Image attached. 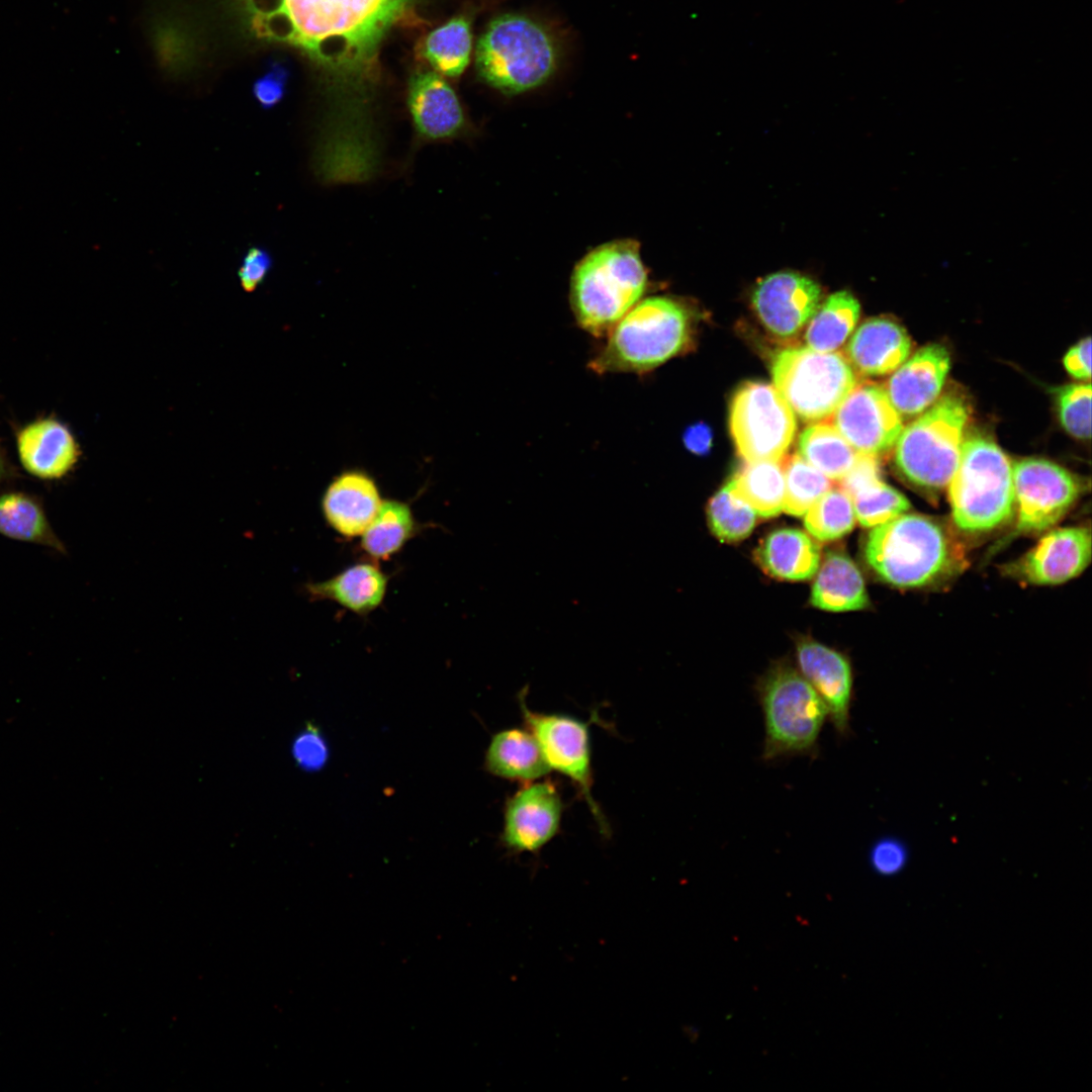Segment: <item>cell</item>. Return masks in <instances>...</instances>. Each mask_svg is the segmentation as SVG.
Returning a JSON list of instances; mask_svg holds the SVG:
<instances>
[{
    "label": "cell",
    "instance_id": "22",
    "mask_svg": "<svg viewBox=\"0 0 1092 1092\" xmlns=\"http://www.w3.org/2000/svg\"><path fill=\"white\" fill-rule=\"evenodd\" d=\"M839 481L840 488L850 496L855 518L862 527L874 528L907 513L911 507L904 494L882 480L875 455L859 453Z\"/></svg>",
    "mask_w": 1092,
    "mask_h": 1092
},
{
    "label": "cell",
    "instance_id": "25",
    "mask_svg": "<svg viewBox=\"0 0 1092 1092\" xmlns=\"http://www.w3.org/2000/svg\"><path fill=\"white\" fill-rule=\"evenodd\" d=\"M388 577L371 562L356 563L337 575L308 583L306 592L314 600H330L357 614L367 615L383 602Z\"/></svg>",
    "mask_w": 1092,
    "mask_h": 1092
},
{
    "label": "cell",
    "instance_id": "32",
    "mask_svg": "<svg viewBox=\"0 0 1092 1092\" xmlns=\"http://www.w3.org/2000/svg\"><path fill=\"white\" fill-rule=\"evenodd\" d=\"M416 521L410 506L395 499L382 500L361 537L362 549L373 559L386 560L413 537Z\"/></svg>",
    "mask_w": 1092,
    "mask_h": 1092
},
{
    "label": "cell",
    "instance_id": "5",
    "mask_svg": "<svg viewBox=\"0 0 1092 1092\" xmlns=\"http://www.w3.org/2000/svg\"><path fill=\"white\" fill-rule=\"evenodd\" d=\"M947 485L951 518L964 534H988L1014 518L1012 463L988 438L973 436L963 443Z\"/></svg>",
    "mask_w": 1092,
    "mask_h": 1092
},
{
    "label": "cell",
    "instance_id": "31",
    "mask_svg": "<svg viewBox=\"0 0 1092 1092\" xmlns=\"http://www.w3.org/2000/svg\"><path fill=\"white\" fill-rule=\"evenodd\" d=\"M798 454L830 480H841L858 456L832 424L823 422L813 423L802 431Z\"/></svg>",
    "mask_w": 1092,
    "mask_h": 1092
},
{
    "label": "cell",
    "instance_id": "28",
    "mask_svg": "<svg viewBox=\"0 0 1092 1092\" xmlns=\"http://www.w3.org/2000/svg\"><path fill=\"white\" fill-rule=\"evenodd\" d=\"M782 461L746 462L728 481L733 493L762 518L778 516L783 511L785 476Z\"/></svg>",
    "mask_w": 1092,
    "mask_h": 1092
},
{
    "label": "cell",
    "instance_id": "16",
    "mask_svg": "<svg viewBox=\"0 0 1092 1092\" xmlns=\"http://www.w3.org/2000/svg\"><path fill=\"white\" fill-rule=\"evenodd\" d=\"M562 803L550 782L523 787L505 808L504 844L515 851L535 852L557 833Z\"/></svg>",
    "mask_w": 1092,
    "mask_h": 1092
},
{
    "label": "cell",
    "instance_id": "11",
    "mask_svg": "<svg viewBox=\"0 0 1092 1092\" xmlns=\"http://www.w3.org/2000/svg\"><path fill=\"white\" fill-rule=\"evenodd\" d=\"M1015 513L1013 536L1038 535L1056 526L1083 493V482L1064 467L1041 458L1012 464Z\"/></svg>",
    "mask_w": 1092,
    "mask_h": 1092
},
{
    "label": "cell",
    "instance_id": "27",
    "mask_svg": "<svg viewBox=\"0 0 1092 1092\" xmlns=\"http://www.w3.org/2000/svg\"><path fill=\"white\" fill-rule=\"evenodd\" d=\"M485 768L493 776L526 783L550 770L528 728H510L494 734L485 752Z\"/></svg>",
    "mask_w": 1092,
    "mask_h": 1092
},
{
    "label": "cell",
    "instance_id": "14",
    "mask_svg": "<svg viewBox=\"0 0 1092 1092\" xmlns=\"http://www.w3.org/2000/svg\"><path fill=\"white\" fill-rule=\"evenodd\" d=\"M1091 560V532L1087 527L1046 531L1019 558L1003 565L1002 573L1032 585H1056L1081 574Z\"/></svg>",
    "mask_w": 1092,
    "mask_h": 1092
},
{
    "label": "cell",
    "instance_id": "34",
    "mask_svg": "<svg viewBox=\"0 0 1092 1092\" xmlns=\"http://www.w3.org/2000/svg\"><path fill=\"white\" fill-rule=\"evenodd\" d=\"M804 525L819 541H833L848 534L855 525L850 496L842 488H830L805 513Z\"/></svg>",
    "mask_w": 1092,
    "mask_h": 1092
},
{
    "label": "cell",
    "instance_id": "29",
    "mask_svg": "<svg viewBox=\"0 0 1092 1092\" xmlns=\"http://www.w3.org/2000/svg\"><path fill=\"white\" fill-rule=\"evenodd\" d=\"M859 311L857 299L848 291L828 296L809 321L805 333L807 347L822 353L834 352L852 333Z\"/></svg>",
    "mask_w": 1092,
    "mask_h": 1092
},
{
    "label": "cell",
    "instance_id": "13",
    "mask_svg": "<svg viewBox=\"0 0 1092 1092\" xmlns=\"http://www.w3.org/2000/svg\"><path fill=\"white\" fill-rule=\"evenodd\" d=\"M831 417L839 434L862 454L878 456L888 451L903 430L902 416L877 383L856 384Z\"/></svg>",
    "mask_w": 1092,
    "mask_h": 1092
},
{
    "label": "cell",
    "instance_id": "26",
    "mask_svg": "<svg viewBox=\"0 0 1092 1092\" xmlns=\"http://www.w3.org/2000/svg\"><path fill=\"white\" fill-rule=\"evenodd\" d=\"M811 604L830 612L858 611L868 607L869 596L860 570L844 553L829 552L816 572Z\"/></svg>",
    "mask_w": 1092,
    "mask_h": 1092
},
{
    "label": "cell",
    "instance_id": "21",
    "mask_svg": "<svg viewBox=\"0 0 1092 1092\" xmlns=\"http://www.w3.org/2000/svg\"><path fill=\"white\" fill-rule=\"evenodd\" d=\"M910 351L911 340L900 325L886 317H873L851 335L844 356L855 373L882 376L895 371Z\"/></svg>",
    "mask_w": 1092,
    "mask_h": 1092
},
{
    "label": "cell",
    "instance_id": "9",
    "mask_svg": "<svg viewBox=\"0 0 1092 1092\" xmlns=\"http://www.w3.org/2000/svg\"><path fill=\"white\" fill-rule=\"evenodd\" d=\"M770 371L775 387L805 423L830 418L857 384L856 374L843 354L808 347L779 351Z\"/></svg>",
    "mask_w": 1092,
    "mask_h": 1092
},
{
    "label": "cell",
    "instance_id": "36",
    "mask_svg": "<svg viewBox=\"0 0 1092 1092\" xmlns=\"http://www.w3.org/2000/svg\"><path fill=\"white\" fill-rule=\"evenodd\" d=\"M707 516L711 531L723 542L743 540L753 530L757 515L731 490L728 482L710 499Z\"/></svg>",
    "mask_w": 1092,
    "mask_h": 1092
},
{
    "label": "cell",
    "instance_id": "24",
    "mask_svg": "<svg viewBox=\"0 0 1092 1092\" xmlns=\"http://www.w3.org/2000/svg\"><path fill=\"white\" fill-rule=\"evenodd\" d=\"M761 568L784 580L812 578L821 562L820 545L805 532L783 528L768 534L756 550Z\"/></svg>",
    "mask_w": 1092,
    "mask_h": 1092
},
{
    "label": "cell",
    "instance_id": "6",
    "mask_svg": "<svg viewBox=\"0 0 1092 1092\" xmlns=\"http://www.w3.org/2000/svg\"><path fill=\"white\" fill-rule=\"evenodd\" d=\"M558 50L550 31L521 14L493 19L479 38L476 68L492 87L518 94L545 83L556 69Z\"/></svg>",
    "mask_w": 1092,
    "mask_h": 1092
},
{
    "label": "cell",
    "instance_id": "42",
    "mask_svg": "<svg viewBox=\"0 0 1092 1092\" xmlns=\"http://www.w3.org/2000/svg\"><path fill=\"white\" fill-rule=\"evenodd\" d=\"M1064 366L1073 377L1089 380L1091 376V340L1086 338L1073 346L1064 357Z\"/></svg>",
    "mask_w": 1092,
    "mask_h": 1092
},
{
    "label": "cell",
    "instance_id": "43",
    "mask_svg": "<svg viewBox=\"0 0 1092 1092\" xmlns=\"http://www.w3.org/2000/svg\"><path fill=\"white\" fill-rule=\"evenodd\" d=\"M682 441L691 453L706 455L711 451L713 444L712 429L704 422L695 423L686 429Z\"/></svg>",
    "mask_w": 1092,
    "mask_h": 1092
},
{
    "label": "cell",
    "instance_id": "30",
    "mask_svg": "<svg viewBox=\"0 0 1092 1092\" xmlns=\"http://www.w3.org/2000/svg\"><path fill=\"white\" fill-rule=\"evenodd\" d=\"M0 534L66 552L40 504L25 493L7 492L0 495Z\"/></svg>",
    "mask_w": 1092,
    "mask_h": 1092
},
{
    "label": "cell",
    "instance_id": "18",
    "mask_svg": "<svg viewBox=\"0 0 1092 1092\" xmlns=\"http://www.w3.org/2000/svg\"><path fill=\"white\" fill-rule=\"evenodd\" d=\"M949 367L947 350L939 344H929L893 371L885 389L900 415L914 417L933 404Z\"/></svg>",
    "mask_w": 1092,
    "mask_h": 1092
},
{
    "label": "cell",
    "instance_id": "38",
    "mask_svg": "<svg viewBox=\"0 0 1092 1092\" xmlns=\"http://www.w3.org/2000/svg\"><path fill=\"white\" fill-rule=\"evenodd\" d=\"M292 751L299 766L306 770L322 768L329 756L324 737L316 728L310 726L297 736Z\"/></svg>",
    "mask_w": 1092,
    "mask_h": 1092
},
{
    "label": "cell",
    "instance_id": "40",
    "mask_svg": "<svg viewBox=\"0 0 1092 1092\" xmlns=\"http://www.w3.org/2000/svg\"><path fill=\"white\" fill-rule=\"evenodd\" d=\"M288 76L289 73L283 65L274 63L256 80L253 94L262 107L271 108L283 98Z\"/></svg>",
    "mask_w": 1092,
    "mask_h": 1092
},
{
    "label": "cell",
    "instance_id": "10",
    "mask_svg": "<svg viewBox=\"0 0 1092 1092\" xmlns=\"http://www.w3.org/2000/svg\"><path fill=\"white\" fill-rule=\"evenodd\" d=\"M729 429L737 453L745 462H780L794 440L797 422L774 385L746 381L731 399Z\"/></svg>",
    "mask_w": 1092,
    "mask_h": 1092
},
{
    "label": "cell",
    "instance_id": "4",
    "mask_svg": "<svg viewBox=\"0 0 1092 1092\" xmlns=\"http://www.w3.org/2000/svg\"><path fill=\"white\" fill-rule=\"evenodd\" d=\"M646 285L635 242L599 247L577 264L571 278L570 301L577 324L595 337L607 336L639 301Z\"/></svg>",
    "mask_w": 1092,
    "mask_h": 1092
},
{
    "label": "cell",
    "instance_id": "3",
    "mask_svg": "<svg viewBox=\"0 0 1092 1092\" xmlns=\"http://www.w3.org/2000/svg\"><path fill=\"white\" fill-rule=\"evenodd\" d=\"M690 309L665 296L637 302L608 334L589 368L603 373H646L686 352L692 343Z\"/></svg>",
    "mask_w": 1092,
    "mask_h": 1092
},
{
    "label": "cell",
    "instance_id": "12",
    "mask_svg": "<svg viewBox=\"0 0 1092 1092\" xmlns=\"http://www.w3.org/2000/svg\"><path fill=\"white\" fill-rule=\"evenodd\" d=\"M521 710L528 729L535 736L550 769H555L580 789L592 812L603 821L592 796V769L588 724L562 714L533 712L520 693Z\"/></svg>",
    "mask_w": 1092,
    "mask_h": 1092
},
{
    "label": "cell",
    "instance_id": "23",
    "mask_svg": "<svg viewBox=\"0 0 1092 1092\" xmlns=\"http://www.w3.org/2000/svg\"><path fill=\"white\" fill-rule=\"evenodd\" d=\"M408 107L417 131L429 140L456 135L464 115L454 90L438 74H416L410 83Z\"/></svg>",
    "mask_w": 1092,
    "mask_h": 1092
},
{
    "label": "cell",
    "instance_id": "19",
    "mask_svg": "<svg viewBox=\"0 0 1092 1092\" xmlns=\"http://www.w3.org/2000/svg\"><path fill=\"white\" fill-rule=\"evenodd\" d=\"M382 503L374 479L362 470H347L326 488L322 510L328 525L346 538L361 536Z\"/></svg>",
    "mask_w": 1092,
    "mask_h": 1092
},
{
    "label": "cell",
    "instance_id": "20",
    "mask_svg": "<svg viewBox=\"0 0 1092 1092\" xmlns=\"http://www.w3.org/2000/svg\"><path fill=\"white\" fill-rule=\"evenodd\" d=\"M16 446L24 469L42 479L63 477L72 470L80 455L68 427L52 418L36 420L19 430Z\"/></svg>",
    "mask_w": 1092,
    "mask_h": 1092
},
{
    "label": "cell",
    "instance_id": "15",
    "mask_svg": "<svg viewBox=\"0 0 1092 1092\" xmlns=\"http://www.w3.org/2000/svg\"><path fill=\"white\" fill-rule=\"evenodd\" d=\"M822 290L811 278L782 271L761 279L751 302L762 326L772 335L788 339L798 335L821 304Z\"/></svg>",
    "mask_w": 1092,
    "mask_h": 1092
},
{
    "label": "cell",
    "instance_id": "8",
    "mask_svg": "<svg viewBox=\"0 0 1092 1092\" xmlns=\"http://www.w3.org/2000/svg\"><path fill=\"white\" fill-rule=\"evenodd\" d=\"M968 419L962 397L945 394L935 400L895 443L894 462L900 474L924 490L944 488L959 465Z\"/></svg>",
    "mask_w": 1092,
    "mask_h": 1092
},
{
    "label": "cell",
    "instance_id": "44",
    "mask_svg": "<svg viewBox=\"0 0 1092 1092\" xmlns=\"http://www.w3.org/2000/svg\"><path fill=\"white\" fill-rule=\"evenodd\" d=\"M4 472H5L4 461H3L2 457H1V454H0V479L3 477Z\"/></svg>",
    "mask_w": 1092,
    "mask_h": 1092
},
{
    "label": "cell",
    "instance_id": "1",
    "mask_svg": "<svg viewBox=\"0 0 1092 1092\" xmlns=\"http://www.w3.org/2000/svg\"><path fill=\"white\" fill-rule=\"evenodd\" d=\"M411 0H282L277 15L287 41L335 69L370 62L390 25Z\"/></svg>",
    "mask_w": 1092,
    "mask_h": 1092
},
{
    "label": "cell",
    "instance_id": "7",
    "mask_svg": "<svg viewBox=\"0 0 1092 1092\" xmlns=\"http://www.w3.org/2000/svg\"><path fill=\"white\" fill-rule=\"evenodd\" d=\"M757 696L764 723L761 758L816 756L828 711L801 672L774 667L760 680Z\"/></svg>",
    "mask_w": 1092,
    "mask_h": 1092
},
{
    "label": "cell",
    "instance_id": "17",
    "mask_svg": "<svg viewBox=\"0 0 1092 1092\" xmlns=\"http://www.w3.org/2000/svg\"><path fill=\"white\" fill-rule=\"evenodd\" d=\"M801 674L824 702L828 719L841 737L850 733L852 672L848 660L837 651L815 641L797 647Z\"/></svg>",
    "mask_w": 1092,
    "mask_h": 1092
},
{
    "label": "cell",
    "instance_id": "39",
    "mask_svg": "<svg viewBox=\"0 0 1092 1092\" xmlns=\"http://www.w3.org/2000/svg\"><path fill=\"white\" fill-rule=\"evenodd\" d=\"M869 859L877 874L893 876L904 869L907 862V850L897 839L882 838L873 844Z\"/></svg>",
    "mask_w": 1092,
    "mask_h": 1092
},
{
    "label": "cell",
    "instance_id": "2",
    "mask_svg": "<svg viewBox=\"0 0 1092 1092\" xmlns=\"http://www.w3.org/2000/svg\"><path fill=\"white\" fill-rule=\"evenodd\" d=\"M864 558L885 582L924 588L946 582L966 566L963 547L937 519L904 513L871 528Z\"/></svg>",
    "mask_w": 1092,
    "mask_h": 1092
},
{
    "label": "cell",
    "instance_id": "35",
    "mask_svg": "<svg viewBox=\"0 0 1092 1092\" xmlns=\"http://www.w3.org/2000/svg\"><path fill=\"white\" fill-rule=\"evenodd\" d=\"M782 463L785 476L783 511L796 517L804 516L821 495L832 488V483L799 454L784 458Z\"/></svg>",
    "mask_w": 1092,
    "mask_h": 1092
},
{
    "label": "cell",
    "instance_id": "37",
    "mask_svg": "<svg viewBox=\"0 0 1092 1092\" xmlns=\"http://www.w3.org/2000/svg\"><path fill=\"white\" fill-rule=\"evenodd\" d=\"M1060 420L1065 430L1075 438L1086 440L1091 436V385L1073 383L1061 387L1057 393Z\"/></svg>",
    "mask_w": 1092,
    "mask_h": 1092
},
{
    "label": "cell",
    "instance_id": "41",
    "mask_svg": "<svg viewBox=\"0 0 1092 1092\" xmlns=\"http://www.w3.org/2000/svg\"><path fill=\"white\" fill-rule=\"evenodd\" d=\"M271 266L272 258L265 249L260 247L249 249L238 271L243 289L247 292L254 291L265 279Z\"/></svg>",
    "mask_w": 1092,
    "mask_h": 1092
},
{
    "label": "cell",
    "instance_id": "33",
    "mask_svg": "<svg viewBox=\"0 0 1092 1092\" xmlns=\"http://www.w3.org/2000/svg\"><path fill=\"white\" fill-rule=\"evenodd\" d=\"M471 43L469 22L464 17H456L428 35L424 54L437 72L456 77L468 65Z\"/></svg>",
    "mask_w": 1092,
    "mask_h": 1092
}]
</instances>
